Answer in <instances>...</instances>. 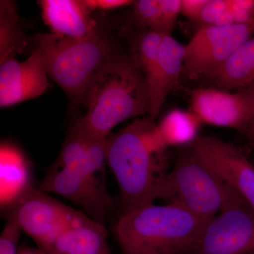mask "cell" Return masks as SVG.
Masks as SVG:
<instances>
[{
	"mask_svg": "<svg viewBox=\"0 0 254 254\" xmlns=\"http://www.w3.org/2000/svg\"><path fill=\"white\" fill-rule=\"evenodd\" d=\"M83 126L94 137L106 138L119 124L149 115L144 75L131 57L114 54L95 73L83 100Z\"/></svg>",
	"mask_w": 254,
	"mask_h": 254,
	"instance_id": "cell-2",
	"label": "cell"
},
{
	"mask_svg": "<svg viewBox=\"0 0 254 254\" xmlns=\"http://www.w3.org/2000/svg\"><path fill=\"white\" fill-rule=\"evenodd\" d=\"M213 88L231 91L254 81V37L244 43L213 73L205 77Z\"/></svg>",
	"mask_w": 254,
	"mask_h": 254,
	"instance_id": "cell-17",
	"label": "cell"
},
{
	"mask_svg": "<svg viewBox=\"0 0 254 254\" xmlns=\"http://www.w3.org/2000/svg\"><path fill=\"white\" fill-rule=\"evenodd\" d=\"M165 34L153 30H144L133 40L131 58L144 76L158 60Z\"/></svg>",
	"mask_w": 254,
	"mask_h": 254,
	"instance_id": "cell-21",
	"label": "cell"
},
{
	"mask_svg": "<svg viewBox=\"0 0 254 254\" xmlns=\"http://www.w3.org/2000/svg\"><path fill=\"white\" fill-rule=\"evenodd\" d=\"M42 250L50 254H110L106 229L91 218L64 232Z\"/></svg>",
	"mask_w": 254,
	"mask_h": 254,
	"instance_id": "cell-16",
	"label": "cell"
},
{
	"mask_svg": "<svg viewBox=\"0 0 254 254\" xmlns=\"http://www.w3.org/2000/svg\"><path fill=\"white\" fill-rule=\"evenodd\" d=\"M208 0H181V14L196 21Z\"/></svg>",
	"mask_w": 254,
	"mask_h": 254,
	"instance_id": "cell-28",
	"label": "cell"
},
{
	"mask_svg": "<svg viewBox=\"0 0 254 254\" xmlns=\"http://www.w3.org/2000/svg\"><path fill=\"white\" fill-rule=\"evenodd\" d=\"M254 23L200 28L185 46L182 76L195 79L211 74L252 38Z\"/></svg>",
	"mask_w": 254,
	"mask_h": 254,
	"instance_id": "cell-8",
	"label": "cell"
},
{
	"mask_svg": "<svg viewBox=\"0 0 254 254\" xmlns=\"http://www.w3.org/2000/svg\"><path fill=\"white\" fill-rule=\"evenodd\" d=\"M46 60L38 46L23 62L14 58L0 63V107L34 99L49 88Z\"/></svg>",
	"mask_w": 254,
	"mask_h": 254,
	"instance_id": "cell-12",
	"label": "cell"
},
{
	"mask_svg": "<svg viewBox=\"0 0 254 254\" xmlns=\"http://www.w3.org/2000/svg\"><path fill=\"white\" fill-rule=\"evenodd\" d=\"M85 5L90 11L99 9L107 11L119 9L133 4L130 0H83Z\"/></svg>",
	"mask_w": 254,
	"mask_h": 254,
	"instance_id": "cell-27",
	"label": "cell"
},
{
	"mask_svg": "<svg viewBox=\"0 0 254 254\" xmlns=\"http://www.w3.org/2000/svg\"><path fill=\"white\" fill-rule=\"evenodd\" d=\"M1 212L6 221L17 224L41 249L90 219L33 187Z\"/></svg>",
	"mask_w": 254,
	"mask_h": 254,
	"instance_id": "cell-7",
	"label": "cell"
},
{
	"mask_svg": "<svg viewBox=\"0 0 254 254\" xmlns=\"http://www.w3.org/2000/svg\"><path fill=\"white\" fill-rule=\"evenodd\" d=\"M167 148L150 118L136 119L107 137V163L120 187L122 215L161 198Z\"/></svg>",
	"mask_w": 254,
	"mask_h": 254,
	"instance_id": "cell-1",
	"label": "cell"
},
{
	"mask_svg": "<svg viewBox=\"0 0 254 254\" xmlns=\"http://www.w3.org/2000/svg\"><path fill=\"white\" fill-rule=\"evenodd\" d=\"M95 138L87 131L81 118L78 119L68 132L59 156L51 168H66L77 163Z\"/></svg>",
	"mask_w": 254,
	"mask_h": 254,
	"instance_id": "cell-20",
	"label": "cell"
},
{
	"mask_svg": "<svg viewBox=\"0 0 254 254\" xmlns=\"http://www.w3.org/2000/svg\"><path fill=\"white\" fill-rule=\"evenodd\" d=\"M161 11V0H139L133 3V20L144 30L158 31Z\"/></svg>",
	"mask_w": 254,
	"mask_h": 254,
	"instance_id": "cell-22",
	"label": "cell"
},
{
	"mask_svg": "<svg viewBox=\"0 0 254 254\" xmlns=\"http://www.w3.org/2000/svg\"><path fill=\"white\" fill-rule=\"evenodd\" d=\"M25 37L20 26L14 4L10 1L0 2V63L21 53Z\"/></svg>",
	"mask_w": 254,
	"mask_h": 254,
	"instance_id": "cell-19",
	"label": "cell"
},
{
	"mask_svg": "<svg viewBox=\"0 0 254 254\" xmlns=\"http://www.w3.org/2000/svg\"><path fill=\"white\" fill-rule=\"evenodd\" d=\"M227 5V0H208L196 22L201 25L200 28L215 25L226 9Z\"/></svg>",
	"mask_w": 254,
	"mask_h": 254,
	"instance_id": "cell-25",
	"label": "cell"
},
{
	"mask_svg": "<svg viewBox=\"0 0 254 254\" xmlns=\"http://www.w3.org/2000/svg\"></svg>",
	"mask_w": 254,
	"mask_h": 254,
	"instance_id": "cell-32",
	"label": "cell"
},
{
	"mask_svg": "<svg viewBox=\"0 0 254 254\" xmlns=\"http://www.w3.org/2000/svg\"><path fill=\"white\" fill-rule=\"evenodd\" d=\"M42 17L52 34L84 39L99 33L96 21L83 0H42Z\"/></svg>",
	"mask_w": 254,
	"mask_h": 254,
	"instance_id": "cell-14",
	"label": "cell"
},
{
	"mask_svg": "<svg viewBox=\"0 0 254 254\" xmlns=\"http://www.w3.org/2000/svg\"><path fill=\"white\" fill-rule=\"evenodd\" d=\"M17 254H49L46 251L39 248H33L26 245L20 246Z\"/></svg>",
	"mask_w": 254,
	"mask_h": 254,
	"instance_id": "cell-31",
	"label": "cell"
},
{
	"mask_svg": "<svg viewBox=\"0 0 254 254\" xmlns=\"http://www.w3.org/2000/svg\"><path fill=\"white\" fill-rule=\"evenodd\" d=\"M29 162L17 147L3 143L0 148V203L7 208L32 187Z\"/></svg>",
	"mask_w": 254,
	"mask_h": 254,
	"instance_id": "cell-15",
	"label": "cell"
},
{
	"mask_svg": "<svg viewBox=\"0 0 254 254\" xmlns=\"http://www.w3.org/2000/svg\"><path fill=\"white\" fill-rule=\"evenodd\" d=\"M190 108L201 123L244 133L253 115L252 98L245 88L235 93L215 88H198L191 95Z\"/></svg>",
	"mask_w": 254,
	"mask_h": 254,
	"instance_id": "cell-10",
	"label": "cell"
},
{
	"mask_svg": "<svg viewBox=\"0 0 254 254\" xmlns=\"http://www.w3.org/2000/svg\"><path fill=\"white\" fill-rule=\"evenodd\" d=\"M201 124L190 110L175 109L169 112L157 125L162 139L169 148L192 144L199 136Z\"/></svg>",
	"mask_w": 254,
	"mask_h": 254,
	"instance_id": "cell-18",
	"label": "cell"
},
{
	"mask_svg": "<svg viewBox=\"0 0 254 254\" xmlns=\"http://www.w3.org/2000/svg\"><path fill=\"white\" fill-rule=\"evenodd\" d=\"M191 145L254 211V168L241 150L220 138L201 135Z\"/></svg>",
	"mask_w": 254,
	"mask_h": 254,
	"instance_id": "cell-11",
	"label": "cell"
},
{
	"mask_svg": "<svg viewBox=\"0 0 254 254\" xmlns=\"http://www.w3.org/2000/svg\"><path fill=\"white\" fill-rule=\"evenodd\" d=\"M22 230L17 224L8 220L0 236V254H17Z\"/></svg>",
	"mask_w": 254,
	"mask_h": 254,
	"instance_id": "cell-24",
	"label": "cell"
},
{
	"mask_svg": "<svg viewBox=\"0 0 254 254\" xmlns=\"http://www.w3.org/2000/svg\"><path fill=\"white\" fill-rule=\"evenodd\" d=\"M106 143L107 138H95L77 163L66 168H50L38 189L81 205L93 220L103 224L117 203L106 188Z\"/></svg>",
	"mask_w": 254,
	"mask_h": 254,
	"instance_id": "cell-6",
	"label": "cell"
},
{
	"mask_svg": "<svg viewBox=\"0 0 254 254\" xmlns=\"http://www.w3.org/2000/svg\"><path fill=\"white\" fill-rule=\"evenodd\" d=\"M205 218L247 205L245 200L191 145L177 157L164 184L161 198Z\"/></svg>",
	"mask_w": 254,
	"mask_h": 254,
	"instance_id": "cell-4",
	"label": "cell"
},
{
	"mask_svg": "<svg viewBox=\"0 0 254 254\" xmlns=\"http://www.w3.org/2000/svg\"><path fill=\"white\" fill-rule=\"evenodd\" d=\"M236 24L233 14L228 8L227 5L226 9L225 10L221 16L219 17L218 21L215 23V26H227L231 25Z\"/></svg>",
	"mask_w": 254,
	"mask_h": 254,
	"instance_id": "cell-30",
	"label": "cell"
},
{
	"mask_svg": "<svg viewBox=\"0 0 254 254\" xmlns=\"http://www.w3.org/2000/svg\"><path fill=\"white\" fill-rule=\"evenodd\" d=\"M227 6L236 23H254V1L227 0Z\"/></svg>",
	"mask_w": 254,
	"mask_h": 254,
	"instance_id": "cell-26",
	"label": "cell"
},
{
	"mask_svg": "<svg viewBox=\"0 0 254 254\" xmlns=\"http://www.w3.org/2000/svg\"><path fill=\"white\" fill-rule=\"evenodd\" d=\"M161 18L158 31L172 35L179 14H181V0H161Z\"/></svg>",
	"mask_w": 254,
	"mask_h": 254,
	"instance_id": "cell-23",
	"label": "cell"
},
{
	"mask_svg": "<svg viewBox=\"0 0 254 254\" xmlns=\"http://www.w3.org/2000/svg\"><path fill=\"white\" fill-rule=\"evenodd\" d=\"M246 89L248 91L249 93L250 94L251 98L252 101V108H253V115H252V120L250 125H249L248 128L245 132V134L247 136L250 137L252 140H254V81L251 84L245 87Z\"/></svg>",
	"mask_w": 254,
	"mask_h": 254,
	"instance_id": "cell-29",
	"label": "cell"
},
{
	"mask_svg": "<svg viewBox=\"0 0 254 254\" xmlns=\"http://www.w3.org/2000/svg\"><path fill=\"white\" fill-rule=\"evenodd\" d=\"M187 254H254V211L248 205L210 219Z\"/></svg>",
	"mask_w": 254,
	"mask_h": 254,
	"instance_id": "cell-9",
	"label": "cell"
},
{
	"mask_svg": "<svg viewBox=\"0 0 254 254\" xmlns=\"http://www.w3.org/2000/svg\"><path fill=\"white\" fill-rule=\"evenodd\" d=\"M185 54V46L172 35H165L158 60L145 76L150 100L148 115L153 121L182 76Z\"/></svg>",
	"mask_w": 254,
	"mask_h": 254,
	"instance_id": "cell-13",
	"label": "cell"
},
{
	"mask_svg": "<svg viewBox=\"0 0 254 254\" xmlns=\"http://www.w3.org/2000/svg\"><path fill=\"white\" fill-rule=\"evenodd\" d=\"M210 219L174 202L152 203L122 215L117 238L123 254H187Z\"/></svg>",
	"mask_w": 254,
	"mask_h": 254,
	"instance_id": "cell-3",
	"label": "cell"
},
{
	"mask_svg": "<svg viewBox=\"0 0 254 254\" xmlns=\"http://www.w3.org/2000/svg\"><path fill=\"white\" fill-rule=\"evenodd\" d=\"M36 46L44 55L48 76L76 103H83L95 73L114 55L109 38L100 32L84 39L42 34Z\"/></svg>",
	"mask_w": 254,
	"mask_h": 254,
	"instance_id": "cell-5",
	"label": "cell"
}]
</instances>
